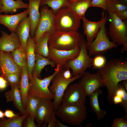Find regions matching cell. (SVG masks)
Here are the masks:
<instances>
[{
	"mask_svg": "<svg viewBox=\"0 0 127 127\" xmlns=\"http://www.w3.org/2000/svg\"><path fill=\"white\" fill-rule=\"evenodd\" d=\"M34 118L28 115L24 120L22 126L24 127H38V125L35 123Z\"/></svg>",
	"mask_w": 127,
	"mask_h": 127,
	"instance_id": "obj_39",
	"label": "cell"
},
{
	"mask_svg": "<svg viewBox=\"0 0 127 127\" xmlns=\"http://www.w3.org/2000/svg\"><path fill=\"white\" fill-rule=\"evenodd\" d=\"M1 6H2L0 4V9L1 8Z\"/></svg>",
	"mask_w": 127,
	"mask_h": 127,
	"instance_id": "obj_51",
	"label": "cell"
},
{
	"mask_svg": "<svg viewBox=\"0 0 127 127\" xmlns=\"http://www.w3.org/2000/svg\"><path fill=\"white\" fill-rule=\"evenodd\" d=\"M123 3L127 4V0H119Z\"/></svg>",
	"mask_w": 127,
	"mask_h": 127,
	"instance_id": "obj_49",
	"label": "cell"
},
{
	"mask_svg": "<svg viewBox=\"0 0 127 127\" xmlns=\"http://www.w3.org/2000/svg\"><path fill=\"white\" fill-rule=\"evenodd\" d=\"M56 64L48 58L38 53H35V62L32 72V76L40 79L42 70L45 66L50 65L55 68Z\"/></svg>",
	"mask_w": 127,
	"mask_h": 127,
	"instance_id": "obj_26",
	"label": "cell"
},
{
	"mask_svg": "<svg viewBox=\"0 0 127 127\" xmlns=\"http://www.w3.org/2000/svg\"><path fill=\"white\" fill-rule=\"evenodd\" d=\"M41 7L40 18L34 36L35 43L45 33L48 32L52 35L56 31L55 14L53 11L46 5Z\"/></svg>",
	"mask_w": 127,
	"mask_h": 127,
	"instance_id": "obj_10",
	"label": "cell"
},
{
	"mask_svg": "<svg viewBox=\"0 0 127 127\" xmlns=\"http://www.w3.org/2000/svg\"><path fill=\"white\" fill-rule=\"evenodd\" d=\"M70 69L69 68H63L62 71V75L65 79H69L72 77V75L71 73Z\"/></svg>",
	"mask_w": 127,
	"mask_h": 127,
	"instance_id": "obj_40",
	"label": "cell"
},
{
	"mask_svg": "<svg viewBox=\"0 0 127 127\" xmlns=\"http://www.w3.org/2000/svg\"><path fill=\"white\" fill-rule=\"evenodd\" d=\"M40 99L37 96L28 94L26 107L24 110L26 115L35 119L36 113Z\"/></svg>",
	"mask_w": 127,
	"mask_h": 127,
	"instance_id": "obj_29",
	"label": "cell"
},
{
	"mask_svg": "<svg viewBox=\"0 0 127 127\" xmlns=\"http://www.w3.org/2000/svg\"><path fill=\"white\" fill-rule=\"evenodd\" d=\"M111 127H127V121L122 118H116L113 120Z\"/></svg>",
	"mask_w": 127,
	"mask_h": 127,
	"instance_id": "obj_38",
	"label": "cell"
},
{
	"mask_svg": "<svg viewBox=\"0 0 127 127\" xmlns=\"http://www.w3.org/2000/svg\"><path fill=\"white\" fill-rule=\"evenodd\" d=\"M82 35L78 31H56L51 35L48 46L59 50H71L79 47Z\"/></svg>",
	"mask_w": 127,
	"mask_h": 127,
	"instance_id": "obj_3",
	"label": "cell"
},
{
	"mask_svg": "<svg viewBox=\"0 0 127 127\" xmlns=\"http://www.w3.org/2000/svg\"><path fill=\"white\" fill-rule=\"evenodd\" d=\"M115 95H117L121 97L122 100V103L120 104L121 106L125 113L126 117H127V93L122 85L119 83L115 90Z\"/></svg>",
	"mask_w": 127,
	"mask_h": 127,
	"instance_id": "obj_34",
	"label": "cell"
},
{
	"mask_svg": "<svg viewBox=\"0 0 127 127\" xmlns=\"http://www.w3.org/2000/svg\"><path fill=\"white\" fill-rule=\"evenodd\" d=\"M30 23L27 16L23 19L18 25L16 31L22 46L25 50L27 42L30 35Z\"/></svg>",
	"mask_w": 127,
	"mask_h": 127,
	"instance_id": "obj_23",
	"label": "cell"
},
{
	"mask_svg": "<svg viewBox=\"0 0 127 127\" xmlns=\"http://www.w3.org/2000/svg\"><path fill=\"white\" fill-rule=\"evenodd\" d=\"M54 21L56 31H78L80 24V20L66 6L62 8L55 15Z\"/></svg>",
	"mask_w": 127,
	"mask_h": 127,
	"instance_id": "obj_8",
	"label": "cell"
},
{
	"mask_svg": "<svg viewBox=\"0 0 127 127\" xmlns=\"http://www.w3.org/2000/svg\"><path fill=\"white\" fill-rule=\"evenodd\" d=\"M4 116V112L0 110V119H3Z\"/></svg>",
	"mask_w": 127,
	"mask_h": 127,
	"instance_id": "obj_48",
	"label": "cell"
},
{
	"mask_svg": "<svg viewBox=\"0 0 127 127\" xmlns=\"http://www.w3.org/2000/svg\"><path fill=\"white\" fill-rule=\"evenodd\" d=\"M41 0H28V16L30 23V35L34 36L40 17L39 8Z\"/></svg>",
	"mask_w": 127,
	"mask_h": 127,
	"instance_id": "obj_18",
	"label": "cell"
},
{
	"mask_svg": "<svg viewBox=\"0 0 127 127\" xmlns=\"http://www.w3.org/2000/svg\"><path fill=\"white\" fill-rule=\"evenodd\" d=\"M117 16L123 20H127V10L114 12Z\"/></svg>",
	"mask_w": 127,
	"mask_h": 127,
	"instance_id": "obj_41",
	"label": "cell"
},
{
	"mask_svg": "<svg viewBox=\"0 0 127 127\" xmlns=\"http://www.w3.org/2000/svg\"><path fill=\"white\" fill-rule=\"evenodd\" d=\"M51 35L48 32H46L42 35L36 43L35 53H39L47 58L48 53V43Z\"/></svg>",
	"mask_w": 127,
	"mask_h": 127,
	"instance_id": "obj_28",
	"label": "cell"
},
{
	"mask_svg": "<svg viewBox=\"0 0 127 127\" xmlns=\"http://www.w3.org/2000/svg\"><path fill=\"white\" fill-rule=\"evenodd\" d=\"M106 63V59L103 55H97L93 59L92 66L94 68L99 69L103 67Z\"/></svg>",
	"mask_w": 127,
	"mask_h": 127,
	"instance_id": "obj_36",
	"label": "cell"
},
{
	"mask_svg": "<svg viewBox=\"0 0 127 127\" xmlns=\"http://www.w3.org/2000/svg\"><path fill=\"white\" fill-rule=\"evenodd\" d=\"M50 99H41L36 111L35 119L38 127L44 123L43 126H47L49 121L55 116L53 102Z\"/></svg>",
	"mask_w": 127,
	"mask_h": 127,
	"instance_id": "obj_13",
	"label": "cell"
},
{
	"mask_svg": "<svg viewBox=\"0 0 127 127\" xmlns=\"http://www.w3.org/2000/svg\"><path fill=\"white\" fill-rule=\"evenodd\" d=\"M107 19L104 20L94 40L91 43L85 41L86 47L90 56L103 55L112 48L117 47L118 45L110 41L107 35L105 25Z\"/></svg>",
	"mask_w": 127,
	"mask_h": 127,
	"instance_id": "obj_7",
	"label": "cell"
},
{
	"mask_svg": "<svg viewBox=\"0 0 127 127\" xmlns=\"http://www.w3.org/2000/svg\"><path fill=\"white\" fill-rule=\"evenodd\" d=\"M86 96L78 83L70 84L65 91L61 104L67 105H84Z\"/></svg>",
	"mask_w": 127,
	"mask_h": 127,
	"instance_id": "obj_11",
	"label": "cell"
},
{
	"mask_svg": "<svg viewBox=\"0 0 127 127\" xmlns=\"http://www.w3.org/2000/svg\"><path fill=\"white\" fill-rule=\"evenodd\" d=\"M0 4L2 6L0 14L4 12L5 14L13 13L19 9H28V4L24 2L22 0H0Z\"/></svg>",
	"mask_w": 127,
	"mask_h": 127,
	"instance_id": "obj_24",
	"label": "cell"
},
{
	"mask_svg": "<svg viewBox=\"0 0 127 127\" xmlns=\"http://www.w3.org/2000/svg\"><path fill=\"white\" fill-rule=\"evenodd\" d=\"M28 15L27 9L15 14L2 15L0 14V24L7 27L10 32H16V28L19 23Z\"/></svg>",
	"mask_w": 127,
	"mask_h": 127,
	"instance_id": "obj_19",
	"label": "cell"
},
{
	"mask_svg": "<svg viewBox=\"0 0 127 127\" xmlns=\"http://www.w3.org/2000/svg\"><path fill=\"white\" fill-rule=\"evenodd\" d=\"M27 62L22 67V74L19 87L22 100L24 110L26 106V103L30 87Z\"/></svg>",
	"mask_w": 127,
	"mask_h": 127,
	"instance_id": "obj_25",
	"label": "cell"
},
{
	"mask_svg": "<svg viewBox=\"0 0 127 127\" xmlns=\"http://www.w3.org/2000/svg\"><path fill=\"white\" fill-rule=\"evenodd\" d=\"M80 51L78 56L72 60H67L63 68H69L72 71L73 76L82 77L87 69L92 65L93 58L87 53L84 37L82 35L79 44Z\"/></svg>",
	"mask_w": 127,
	"mask_h": 127,
	"instance_id": "obj_5",
	"label": "cell"
},
{
	"mask_svg": "<svg viewBox=\"0 0 127 127\" xmlns=\"http://www.w3.org/2000/svg\"><path fill=\"white\" fill-rule=\"evenodd\" d=\"M69 0V1H76L79 0Z\"/></svg>",
	"mask_w": 127,
	"mask_h": 127,
	"instance_id": "obj_50",
	"label": "cell"
},
{
	"mask_svg": "<svg viewBox=\"0 0 127 127\" xmlns=\"http://www.w3.org/2000/svg\"><path fill=\"white\" fill-rule=\"evenodd\" d=\"M102 93V90L99 88L89 96L90 106L96 114L99 120L103 119L106 114V111L100 108L99 104L98 96L99 95L101 94Z\"/></svg>",
	"mask_w": 127,
	"mask_h": 127,
	"instance_id": "obj_27",
	"label": "cell"
},
{
	"mask_svg": "<svg viewBox=\"0 0 127 127\" xmlns=\"http://www.w3.org/2000/svg\"><path fill=\"white\" fill-rule=\"evenodd\" d=\"M122 82V85L123 86L124 88L127 91V80H125L123 81Z\"/></svg>",
	"mask_w": 127,
	"mask_h": 127,
	"instance_id": "obj_47",
	"label": "cell"
},
{
	"mask_svg": "<svg viewBox=\"0 0 127 127\" xmlns=\"http://www.w3.org/2000/svg\"><path fill=\"white\" fill-rule=\"evenodd\" d=\"M67 126L64 125L61 122L57 119L56 127H68Z\"/></svg>",
	"mask_w": 127,
	"mask_h": 127,
	"instance_id": "obj_46",
	"label": "cell"
},
{
	"mask_svg": "<svg viewBox=\"0 0 127 127\" xmlns=\"http://www.w3.org/2000/svg\"><path fill=\"white\" fill-rule=\"evenodd\" d=\"M98 72L107 89L108 102L111 103L118 84L121 81L127 80V59H111L103 67L98 69Z\"/></svg>",
	"mask_w": 127,
	"mask_h": 127,
	"instance_id": "obj_1",
	"label": "cell"
},
{
	"mask_svg": "<svg viewBox=\"0 0 127 127\" xmlns=\"http://www.w3.org/2000/svg\"><path fill=\"white\" fill-rule=\"evenodd\" d=\"M8 84L6 80L3 77L0 76V90L2 91L5 89Z\"/></svg>",
	"mask_w": 127,
	"mask_h": 127,
	"instance_id": "obj_43",
	"label": "cell"
},
{
	"mask_svg": "<svg viewBox=\"0 0 127 127\" xmlns=\"http://www.w3.org/2000/svg\"><path fill=\"white\" fill-rule=\"evenodd\" d=\"M0 76L3 77L6 80L8 84L11 87L20 85L21 76L17 74L9 73L2 74Z\"/></svg>",
	"mask_w": 127,
	"mask_h": 127,
	"instance_id": "obj_35",
	"label": "cell"
},
{
	"mask_svg": "<svg viewBox=\"0 0 127 127\" xmlns=\"http://www.w3.org/2000/svg\"><path fill=\"white\" fill-rule=\"evenodd\" d=\"M107 0H91V7H97L107 11L106 4Z\"/></svg>",
	"mask_w": 127,
	"mask_h": 127,
	"instance_id": "obj_37",
	"label": "cell"
},
{
	"mask_svg": "<svg viewBox=\"0 0 127 127\" xmlns=\"http://www.w3.org/2000/svg\"><path fill=\"white\" fill-rule=\"evenodd\" d=\"M78 83L86 96H89L100 87L105 86L101 75L98 72L91 73L86 71Z\"/></svg>",
	"mask_w": 127,
	"mask_h": 127,
	"instance_id": "obj_12",
	"label": "cell"
},
{
	"mask_svg": "<svg viewBox=\"0 0 127 127\" xmlns=\"http://www.w3.org/2000/svg\"><path fill=\"white\" fill-rule=\"evenodd\" d=\"M62 69L54 76L51 81V85L49 87L50 92L54 95L52 102L55 111L61 104L63 95L68 86L72 82L81 77L79 75H77L69 79H65L62 75Z\"/></svg>",
	"mask_w": 127,
	"mask_h": 127,
	"instance_id": "obj_9",
	"label": "cell"
},
{
	"mask_svg": "<svg viewBox=\"0 0 127 127\" xmlns=\"http://www.w3.org/2000/svg\"><path fill=\"white\" fill-rule=\"evenodd\" d=\"M109 21V34L111 41L117 45H123L121 52L127 51V20H123L113 12L107 11Z\"/></svg>",
	"mask_w": 127,
	"mask_h": 127,
	"instance_id": "obj_4",
	"label": "cell"
},
{
	"mask_svg": "<svg viewBox=\"0 0 127 127\" xmlns=\"http://www.w3.org/2000/svg\"><path fill=\"white\" fill-rule=\"evenodd\" d=\"M34 36L30 35L27 41L25 50L29 79L32 76V72L35 62V46Z\"/></svg>",
	"mask_w": 127,
	"mask_h": 127,
	"instance_id": "obj_22",
	"label": "cell"
},
{
	"mask_svg": "<svg viewBox=\"0 0 127 127\" xmlns=\"http://www.w3.org/2000/svg\"><path fill=\"white\" fill-rule=\"evenodd\" d=\"M22 67L15 62L11 52L0 51V75L13 73L21 76Z\"/></svg>",
	"mask_w": 127,
	"mask_h": 127,
	"instance_id": "obj_15",
	"label": "cell"
},
{
	"mask_svg": "<svg viewBox=\"0 0 127 127\" xmlns=\"http://www.w3.org/2000/svg\"><path fill=\"white\" fill-rule=\"evenodd\" d=\"M107 13L105 14V11L103 10L101 18L99 21H91L85 17L82 20L84 33L86 36L87 42H91L95 38L104 20L107 18Z\"/></svg>",
	"mask_w": 127,
	"mask_h": 127,
	"instance_id": "obj_16",
	"label": "cell"
},
{
	"mask_svg": "<svg viewBox=\"0 0 127 127\" xmlns=\"http://www.w3.org/2000/svg\"><path fill=\"white\" fill-rule=\"evenodd\" d=\"M56 65L54 72L43 79L32 76L29 79L30 87L28 94L37 96L41 99H54V94L50 92L49 86L54 76L63 68L61 65Z\"/></svg>",
	"mask_w": 127,
	"mask_h": 127,
	"instance_id": "obj_6",
	"label": "cell"
},
{
	"mask_svg": "<svg viewBox=\"0 0 127 127\" xmlns=\"http://www.w3.org/2000/svg\"><path fill=\"white\" fill-rule=\"evenodd\" d=\"M69 0H41L40 7L45 5L51 8L55 15L62 8L66 6Z\"/></svg>",
	"mask_w": 127,
	"mask_h": 127,
	"instance_id": "obj_32",
	"label": "cell"
},
{
	"mask_svg": "<svg viewBox=\"0 0 127 127\" xmlns=\"http://www.w3.org/2000/svg\"><path fill=\"white\" fill-rule=\"evenodd\" d=\"M13 60L18 66L22 67L27 62V57L25 50L22 46L11 52Z\"/></svg>",
	"mask_w": 127,
	"mask_h": 127,
	"instance_id": "obj_30",
	"label": "cell"
},
{
	"mask_svg": "<svg viewBox=\"0 0 127 127\" xmlns=\"http://www.w3.org/2000/svg\"><path fill=\"white\" fill-rule=\"evenodd\" d=\"M11 88L10 90L5 93L6 102H13L14 106L19 110L21 114H26L23 105L19 86H16L11 87Z\"/></svg>",
	"mask_w": 127,
	"mask_h": 127,
	"instance_id": "obj_21",
	"label": "cell"
},
{
	"mask_svg": "<svg viewBox=\"0 0 127 127\" xmlns=\"http://www.w3.org/2000/svg\"><path fill=\"white\" fill-rule=\"evenodd\" d=\"M91 0H82L76 1H69L66 6L80 20L85 17V13L91 7Z\"/></svg>",
	"mask_w": 127,
	"mask_h": 127,
	"instance_id": "obj_20",
	"label": "cell"
},
{
	"mask_svg": "<svg viewBox=\"0 0 127 127\" xmlns=\"http://www.w3.org/2000/svg\"><path fill=\"white\" fill-rule=\"evenodd\" d=\"M1 33L0 51L12 52L21 46L19 37L16 32H12L9 34L1 31Z\"/></svg>",
	"mask_w": 127,
	"mask_h": 127,
	"instance_id": "obj_17",
	"label": "cell"
},
{
	"mask_svg": "<svg viewBox=\"0 0 127 127\" xmlns=\"http://www.w3.org/2000/svg\"><path fill=\"white\" fill-rule=\"evenodd\" d=\"M122 102V98L120 96L115 95L113 99V103L116 104H120Z\"/></svg>",
	"mask_w": 127,
	"mask_h": 127,
	"instance_id": "obj_45",
	"label": "cell"
},
{
	"mask_svg": "<svg viewBox=\"0 0 127 127\" xmlns=\"http://www.w3.org/2000/svg\"><path fill=\"white\" fill-rule=\"evenodd\" d=\"M80 51L79 47L70 50L57 49L48 46L47 58L56 64L61 65L62 67L68 60H72L78 56Z\"/></svg>",
	"mask_w": 127,
	"mask_h": 127,
	"instance_id": "obj_14",
	"label": "cell"
},
{
	"mask_svg": "<svg viewBox=\"0 0 127 127\" xmlns=\"http://www.w3.org/2000/svg\"><path fill=\"white\" fill-rule=\"evenodd\" d=\"M57 119L55 116L52 118L48 122L47 127H56Z\"/></svg>",
	"mask_w": 127,
	"mask_h": 127,
	"instance_id": "obj_44",
	"label": "cell"
},
{
	"mask_svg": "<svg viewBox=\"0 0 127 127\" xmlns=\"http://www.w3.org/2000/svg\"><path fill=\"white\" fill-rule=\"evenodd\" d=\"M4 116L8 119L11 118L19 116L18 114H16L10 110L7 109L4 112Z\"/></svg>",
	"mask_w": 127,
	"mask_h": 127,
	"instance_id": "obj_42",
	"label": "cell"
},
{
	"mask_svg": "<svg viewBox=\"0 0 127 127\" xmlns=\"http://www.w3.org/2000/svg\"><path fill=\"white\" fill-rule=\"evenodd\" d=\"M56 115L63 122L78 126L86 119L87 108L83 106L67 105L61 104L55 111Z\"/></svg>",
	"mask_w": 127,
	"mask_h": 127,
	"instance_id": "obj_2",
	"label": "cell"
},
{
	"mask_svg": "<svg viewBox=\"0 0 127 127\" xmlns=\"http://www.w3.org/2000/svg\"><path fill=\"white\" fill-rule=\"evenodd\" d=\"M106 7L107 11L114 13L127 10V4L119 0H107Z\"/></svg>",
	"mask_w": 127,
	"mask_h": 127,
	"instance_id": "obj_33",
	"label": "cell"
},
{
	"mask_svg": "<svg viewBox=\"0 0 127 127\" xmlns=\"http://www.w3.org/2000/svg\"><path fill=\"white\" fill-rule=\"evenodd\" d=\"M28 115L21 116L7 119H2L0 121V127H21L23 122Z\"/></svg>",
	"mask_w": 127,
	"mask_h": 127,
	"instance_id": "obj_31",
	"label": "cell"
}]
</instances>
